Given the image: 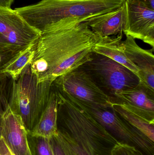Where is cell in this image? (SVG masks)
<instances>
[{
  "label": "cell",
  "instance_id": "obj_1",
  "mask_svg": "<svg viewBox=\"0 0 154 155\" xmlns=\"http://www.w3.org/2000/svg\"><path fill=\"white\" fill-rule=\"evenodd\" d=\"M102 37L80 20H69L41 32L30 64L39 82L53 83L58 78L77 69L90 60Z\"/></svg>",
  "mask_w": 154,
  "mask_h": 155
},
{
  "label": "cell",
  "instance_id": "obj_2",
  "mask_svg": "<svg viewBox=\"0 0 154 155\" xmlns=\"http://www.w3.org/2000/svg\"><path fill=\"white\" fill-rule=\"evenodd\" d=\"M58 141L66 155H111L118 141L70 95L57 89Z\"/></svg>",
  "mask_w": 154,
  "mask_h": 155
},
{
  "label": "cell",
  "instance_id": "obj_3",
  "mask_svg": "<svg viewBox=\"0 0 154 155\" xmlns=\"http://www.w3.org/2000/svg\"><path fill=\"white\" fill-rule=\"evenodd\" d=\"M125 0H42L36 4L15 8L31 26L41 32L69 20L86 19L109 12L124 5Z\"/></svg>",
  "mask_w": 154,
  "mask_h": 155
},
{
  "label": "cell",
  "instance_id": "obj_4",
  "mask_svg": "<svg viewBox=\"0 0 154 155\" xmlns=\"http://www.w3.org/2000/svg\"><path fill=\"white\" fill-rule=\"evenodd\" d=\"M52 87V82H39L30 64L24 69L17 79L12 80L8 104L20 117L28 134L31 133L38 123Z\"/></svg>",
  "mask_w": 154,
  "mask_h": 155
},
{
  "label": "cell",
  "instance_id": "obj_5",
  "mask_svg": "<svg viewBox=\"0 0 154 155\" xmlns=\"http://www.w3.org/2000/svg\"><path fill=\"white\" fill-rule=\"evenodd\" d=\"M79 68L87 74L111 102L115 98L116 93L134 88L140 82L138 76L126 67L94 52L90 60Z\"/></svg>",
  "mask_w": 154,
  "mask_h": 155
},
{
  "label": "cell",
  "instance_id": "obj_6",
  "mask_svg": "<svg viewBox=\"0 0 154 155\" xmlns=\"http://www.w3.org/2000/svg\"><path fill=\"white\" fill-rule=\"evenodd\" d=\"M73 98L118 142L134 146L146 155H154V142L123 119L111 106L93 104Z\"/></svg>",
  "mask_w": 154,
  "mask_h": 155
},
{
  "label": "cell",
  "instance_id": "obj_7",
  "mask_svg": "<svg viewBox=\"0 0 154 155\" xmlns=\"http://www.w3.org/2000/svg\"><path fill=\"white\" fill-rule=\"evenodd\" d=\"M41 33L11 8L0 7V56L11 57L36 43Z\"/></svg>",
  "mask_w": 154,
  "mask_h": 155
},
{
  "label": "cell",
  "instance_id": "obj_8",
  "mask_svg": "<svg viewBox=\"0 0 154 155\" xmlns=\"http://www.w3.org/2000/svg\"><path fill=\"white\" fill-rule=\"evenodd\" d=\"M53 85L81 102L111 106V100L79 67L58 78Z\"/></svg>",
  "mask_w": 154,
  "mask_h": 155
},
{
  "label": "cell",
  "instance_id": "obj_9",
  "mask_svg": "<svg viewBox=\"0 0 154 155\" xmlns=\"http://www.w3.org/2000/svg\"><path fill=\"white\" fill-rule=\"evenodd\" d=\"M123 32L154 48V10L143 0H125Z\"/></svg>",
  "mask_w": 154,
  "mask_h": 155
},
{
  "label": "cell",
  "instance_id": "obj_10",
  "mask_svg": "<svg viewBox=\"0 0 154 155\" xmlns=\"http://www.w3.org/2000/svg\"><path fill=\"white\" fill-rule=\"evenodd\" d=\"M28 135L20 117L7 104L1 115L0 136L14 155H32Z\"/></svg>",
  "mask_w": 154,
  "mask_h": 155
},
{
  "label": "cell",
  "instance_id": "obj_11",
  "mask_svg": "<svg viewBox=\"0 0 154 155\" xmlns=\"http://www.w3.org/2000/svg\"><path fill=\"white\" fill-rule=\"evenodd\" d=\"M112 103L120 104L147 122L154 124V90L143 83L140 82L134 88L116 93Z\"/></svg>",
  "mask_w": 154,
  "mask_h": 155
},
{
  "label": "cell",
  "instance_id": "obj_12",
  "mask_svg": "<svg viewBox=\"0 0 154 155\" xmlns=\"http://www.w3.org/2000/svg\"><path fill=\"white\" fill-rule=\"evenodd\" d=\"M123 44L126 55L139 70L140 82L154 90V49H143L129 35H126Z\"/></svg>",
  "mask_w": 154,
  "mask_h": 155
},
{
  "label": "cell",
  "instance_id": "obj_13",
  "mask_svg": "<svg viewBox=\"0 0 154 155\" xmlns=\"http://www.w3.org/2000/svg\"><path fill=\"white\" fill-rule=\"evenodd\" d=\"M124 20L123 5L115 11L86 19L84 22L96 34L104 37L123 33Z\"/></svg>",
  "mask_w": 154,
  "mask_h": 155
},
{
  "label": "cell",
  "instance_id": "obj_14",
  "mask_svg": "<svg viewBox=\"0 0 154 155\" xmlns=\"http://www.w3.org/2000/svg\"><path fill=\"white\" fill-rule=\"evenodd\" d=\"M58 95L53 86L41 115L30 134L50 139L58 134Z\"/></svg>",
  "mask_w": 154,
  "mask_h": 155
},
{
  "label": "cell",
  "instance_id": "obj_15",
  "mask_svg": "<svg viewBox=\"0 0 154 155\" xmlns=\"http://www.w3.org/2000/svg\"><path fill=\"white\" fill-rule=\"evenodd\" d=\"M122 39L123 33L115 37H102L96 45L93 52L110 58L126 67L138 76L139 70L126 55Z\"/></svg>",
  "mask_w": 154,
  "mask_h": 155
},
{
  "label": "cell",
  "instance_id": "obj_16",
  "mask_svg": "<svg viewBox=\"0 0 154 155\" xmlns=\"http://www.w3.org/2000/svg\"><path fill=\"white\" fill-rule=\"evenodd\" d=\"M36 43L19 52L1 66L0 73L9 75L12 80L17 79L24 69L32 61L35 53Z\"/></svg>",
  "mask_w": 154,
  "mask_h": 155
},
{
  "label": "cell",
  "instance_id": "obj_17",
  "mask_svg": "<svg viewBox=\"0 0 154 155\" xmlns=\"http://www.w3.org/2000/svg\"><path fill=\"white\" fill-rule=\"evenodd\" d=\"M111 106L117 114L130 125L154 142V124H151L132 113L120 104L111 103Z\"/></svg>",
  "mask_w": 154,
  "mask_h": 155
},
{
  "label": "cell",
  "instance_id": "obj_18",
  "mask_svg": "<svg viewBox=\"0 0 154 155\" xmlns=\"http://www.w3.org/2000/svg\"><path fill=\"white\" fill-rule=\"evenodd\" d=\"M28 142L32 155H54L50 139L28 134Z\"/></svg>",
  "mask_w": 154,
  "mask_h": 155
},
{
  "label": "cell",
  "instance_id": "obj_19",
  "mask_svg": "<svg viewBox=\"0 0 154 155\" xmlns=\"http://www.w3.org/2000/svg\"><path fill=\"white\" fill-rule=\"evenodd\" d=\"M111 155H146L134 146L118 142L112 149Z\"/></svg>",
  "mask_w": 154,
  "mask_h": 155
},
{
  "label": "cell",
  "instance_id": "obj_20",
  "mask_svg": "<svg viewBox=\"0 0 154 155\" xmlns=\"http://www.w3.org/2000/svg\"><path fill=\"white\" fill-rule=\"evenodd\" d=\"M6 77L7 75L0 73V115L2 114L8 104L6 95Z\"/></svg>",
  "mask_w": 154,
  "mask_h": 155
},
{
  "label": "cell",
  "instance_id": "obj_21",
  "mask_svg": "<svg viewBox=\"0 0 154 155\" xmlns=\"http://www.w3.org/2000/svg\"><path fill=\"white\" fill-rule=\"evenodd\" d=\"M50 143L54 155H66L56 136L50 139Z\"/></svg>",
  "mask_w": 154,
  "mask_h": 155
},
{
  "label": "cell",
  "instance_id": "obj_22",
  "mask_svg": "<svg viewBox=\"0 0 154 155\" xmlns=\"http://www.w3.org/2000/svg\"><path fill=\"white\" fill-rule=\"evenodd\" d=\"M0 155H14L0 136Z\"/></svg>",
  "mask_w": 154,
  "mask_h": 155
},
{
  "label": "cell",
  "instance_id": "obj_23",
  "mask_svg": "<svg viewBox=\"0 0 154 155\" xmlns=\"http://www.w3.org/2000/svg\"><path fill=\"white\" fill-rule=\"evenodd\" d=\"M14 0H0V7L11 8Z\"/></svg>",
  "mask_w": 154,
  "mask_h": 155
},
{
  "label": "cell",
  "instance_id": "obj_24",
  "mask_svg": "<svg viewBox=\"0 0 154 155\" xmlns=\"http://www.w3.org/2000/svg\"><path fill=\"white\" fill-rule=\"evenodd\" d=\"M148 6L154 10V0H143Z\"/></svg>",
  "mask_w": 154,
  "mask_h": 155
},
{
  "label": "cell",
  "instance_id": "obj_25",
  "mask_svg": "<svg viewBox=\"0 0 154 155\" xmlns=\"http://www.w3.org/2000/svg\"><path fill=\"white\" fill-rule=\"evenodd\" d=\"M1 62H2V58H1V56H0V64H1Z\"/></svg>",
  "mask_w": 154,
  "mask_h": 155
},
{
  "label": "cell",
  "instance_id": "obj_26",
  "mask_svg": "<svg viewBox=\"0 0 154 155\" xmlns=\"http://www.w3.org/2000/svg\"><path fill=\"white\" fill-rule=\"evenodd\" d=\"M1 115H2V114L0 115V121H1Z\"/></svg>",
  "mask_w": 154,
  "mask_h": 155
}]
</instances>
